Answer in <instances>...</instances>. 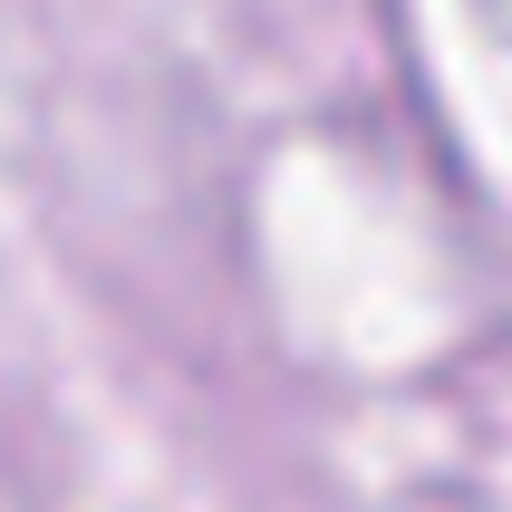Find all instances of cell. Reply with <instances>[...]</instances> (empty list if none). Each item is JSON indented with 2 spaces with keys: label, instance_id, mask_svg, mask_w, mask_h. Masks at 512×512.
<instances>
[{
  "label": "cell",
  "instance_id": "cell-1",
  "mask_svg": "<svg viewBox=\"0 0 512 512\" xmlns=\"http://www.w3.org/2000/svg\"><path fill=\"white\" fill-rule=\"evenodd\" d=\"M484 20H493V29H512V0H484Z\"/></svg>",
  "mask_w": 512,
  "mask_h": 512
}]
</instances>
